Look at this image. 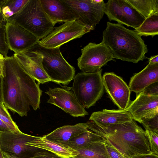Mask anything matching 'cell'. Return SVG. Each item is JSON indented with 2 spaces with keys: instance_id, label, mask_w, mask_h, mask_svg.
<instances>
[{
  "instance_id": "d6986e66",
  "label": "cell",
  "mask_w": 158,
  "mask_h": 158,
  "mask_svg": "<svg viewBox=\"0 0 158 158\" xmlns=\"http://www.w3.org/2000/svg\"><path fill=\"white\" fill-rule=\"evenodd\" d=\"M158 82V63L148 65L131 78L129 87L131 91L139 94L150 85Z\"/></svg>"
},
{
  "instance_id": "4fadbf2b",
  "label": "cell",
  "mask_w": 158,
  "mask_h": 158,
  "mask_svg": "<svg viewBox=\"0 0 158 158\" xmlns=\"http://www.w3.org/2000/svg\"><path fill=\"white\" fill-rule=\"evenodd\" d=\"M5 29L8 48L14 53L30 49L39 40L31 33L13 21H6Z\"/></svg>"
},
{
  "instance_id": "7a4b0ae2",
  "label": "cell",
  "mask_w": 158,
  "mask_h": 158,
  "mask_svg": "<svg viewBox=\"0 0 158 158\" xmlns=\"http://www.w3.org/2000/svg\"><path fill=\"white\" fill-rule=\"evenodd\" d=\"M86 123L88 129L106 139L118 151L130 158L152 153L146 131L133 119L105 127H100L91 121Z\"/></svg>"
},
{
  "instance_id": "83f0119b",
  "label": "cell",
  "mask_w": 158,
  "mask_h": 158,
  "mask_svg": "<svg viewBox=\"0 0 158 158\" xmlns=\"http://www.w3.org/2000/svg\"><path fill=\"white\" fill-rule=\"evenodd\" d=\"M6 21H5L0 27V53L4 57L7 56L9 52L6 40L5 26Z\"/></svg>"
},
{
  "instance_id": "e575fe53",
  "label": "cell",
  "mask_w": 158,
  "mask_h": 158,
  "mask_svg": "<svg viewBox=\"0 0 158 158\" xmlns=\"http://www.w3.org/2000/svg\"><path fill=\"white\" fill-rule=\"evenodd\" d=\"M0 114L4 115L10 119H12L7 109L4 105L0 104Z\"/></svg>"
},
{
  "instance_id": "5bb4252c",
  "label": "cell",
  "mask_w": 158,
  "mask_h": 158,
  "mask_svg": "<svg viewBox=\"0 0 158 158\" xmlns=\"http://www.w3.org/2000/svg\"><path fill=\"white\" fill-rule=\"evenodd\" d=\"M104 89L109 98L119 108L124 110L128 107L131 91L122 78L114 73H106L102 77Z\"/></svg>"
},
{
  "instance_id": "b9f144b4",
  "label": "cell",
  "mask_w": 158,
  "mask_h": 158,
  "mask_svg": "<svg viewBox=\"0 0 158 158\" xmlns=\"http://www.w3.org/2000/svg\"><path fill=\"white\" fill-rule=\"evenodd\" d=\"M0 158H4L3 155V151L2 150L0 145Z\"/></svg>"
},
{
  "instance_id": "1f68e13d",
  "label": "cell",
  "mask_w": 158,
  "mask_h": 158,
  "mask_svg": "<svg viewBox=\"0 0 158 158\" xmlns=\"http://www.w3.org/2000/svg\"><path fill=\"white\" fill-rule=\"evenodd\" d=\"M141 93L147 95L158 96V82L150 85Z\"/></svg>"
},
{
  "instance_id": "f1b7e54d",
  "label": "cell",
  "mask_w": 158,
  "mask_h": 158,
  "mask_svg": "<svg viewBox=\"0 0 158 158\" xmlns=\"http://www.w3.org/2000/svg\"><path fill=\"white\" fill-rule=\"evenodd\" d=\"M152 153L158 155V133L145 129Z\"/></svg>"
},
{
  "instance_id": "74e56055",
  "label": "cell",
  "mask_w": 158,
  "mask_h": 158,
  "mask_svg": "<svg viewBox=\"0 0 158 158\" xmlns=\"http://www.w3.org/2000/svg\"><path fill=\"white\" fill-rule=\"evenodd\" d=\"M0 104L2 105H4L3 100V82L2 77H0Z\"/></svg>"
},
{
  "instance_id": "2e32d148",
  "label": "cell",
  "mask_w": 158,
  "mask_h": 158,
  "mask_svg": "<svg viewBox=\"0 0 158 158\" xmlns=\"http://www.w3.org/2000/svg\"><path fill=\"white\" fill-rule=\"evenodd\" d=\"M133 119L139 122L142 118L158 113V96L146 95L141 93L130 102L125 109Z\"/></svg>"
},
{
  "instance_id": "ba28073f",
  "label": "cell",
  "mask_w": 158,
  "mask_h": 158,
  "mask_svg": "<svg viewBox=\"0 0 158 158\" xmlns=\"http://www.w3.org/2000/svg\"><path fill=\"white\" fill-rule=\"evenodd\" d=\"M81 52L77 60V65L83 72L98 71L108 62L115 61L111 50L102 41L98 44L89 43L81 49Z\"/></svg>"
},
{
  "instance_id": "9c48e42d",
  "label": "cell",
  "mask_w": 158,
  "mask_h": 158,
  "mask_svg": "<svg viewBox=\"0 0 158 158\" xmlns=\"http://www.w3.org/2000/svg\"><path fill=\"white\" fill-rule=\"evenodd\" d=\"M91 31L75 19L54 28L47 35L39 40L38 43L47 48L60 47L70 41L81 37Z\"/></svg>"
},
{
  "instance_id": "836d02e7",
  "label": "cell",
  "mask_w": 158,
  "mask_h": 158,
  "mask_svg": "<svg viewBox=\"0 0 158 158\" xmlns=\"http://www.w3.org/2000/svg\"><path fill=\"white\" fill-rule=\"evenodd\" d=\"M131 158H158V155L151 153L149 154L136 155Z\"/></svg>"
},
{
  "instance_id": "603a6c76",
  "label": "cell",
  "mask_w": 158,
  "mask_h": 158,
  "mask_svg": "<svg viewBox=\"0 0 158 158\" xmlns=\"http://www.w3.org/2000/svg\"><path fill=\"white\" fill-rule=\"evenodd\" d=\"M105 139L97 134L88 129L70 139L67 146L76 150L87 147L94 143L102 141Z\"/></svg>"
},
{
  "instance_id": "e0dca14e",
  "label": "cell",
  "mask_w": 158,
  "mask_h": 158,
  "mask_svg": "<svg viewBox=\"0 0 158 158\" xmlns=\"http://www.w3.org/2000/svg\"><path fill=\"white\" fill-rule=\"evenodd\" d=\"M47 15L54 23L77 19L72 10L62 0H40Z\"/></svg>"
},
{
  "instance_id": "8992f818",
  "label": "cell",
  "mask_w": 158,
  "mask_h": 158,
  "mask_svg": "<svg viewBox=\"0 0 158 158\" xmlns=\"http://www.w3.org/2000/svg\"><path fill=\"white\" fill-rule=\"evenodd\" d=\"M102 69L92 73H79L73 79L72 90L84 108L94 106L104 93Z\"/></svg>"
},
{
  "instance_id": "3957f363",
  "label": "cell",
  "mask_w": 158,
  "mask_h": 158,
  "mask_svg": "<svg viewBox=\"0 0 158 158\" xmlns=\"http://www.w3.org/2000/svg\"><path fill=\"white\" fill-rule=\"evenodd\" d=\"M102 41L110 48L114 58L137 63L145 58L147 45L135 30L123 25L107 22Z\"/></svg>"
},
{
  "instance_id": "30bf717a",
  "label": "cell",
  "mask_w": 158,
  "mask_h": 158,
  "mask_svg": "<svg viewBox=\"0 0 158 158\" xmlns=\"http://www.w3.org/2000/svg\"><path fill=\"white\" fill-rule=\"evenodd\" d=\"M104 13L109 20L131 27L135 30L145 18L127 0H109L105 4Z\"/></svg>"
},
{
  "instance_id": "ffe728a7",
  "label": "cell",
  "mask_w": 158,
  "mask_h": 158,
  "mask_svg": "<svg viewBox=\"0 0 158 158\" xmlns=\"http://www.w3.org/2000/svg\"><path fill=\"white\" fill-rule=\"evenodd\" d=\"M87 127L86 123L65 125L56 128L44 137L49 140L67 146L70 139L87 130Z\"/></svg>"
},
{
  "instance_id": "7c38bea8",
  "label": "cell",
  "mask_w": 158,
  "mask_h": 158,
  "mask_svg": "<svg viewBox=\"0 0 158 158\" xmlns=\"http://www.w3.org/2000/svg\"><path fill=\"white\" fill-rule=\"evenodd\" d=\"M45 93L49 96L48 103L54 105L73 117H84L88 112L79 103L72 90L63 88H49Z\"/></svg>"
},
{
  "instance_id": "484cf974",
  "label": "cell",
  "mask_w": 158,
  "mask_h": 158,
  "mask_svg": "<svg viewBox=\"0 0 158 158\" xmlns=\"http://www.w3.org/2000/svg\"><path fill=\"white\" fill-rule=\"evenodd\" d=\"M141 36L151 35L152 37L158 34V13L153 14L145 19L143 23L135 30Z\"/></svg>"
},
{
  "instance_id": "5b68a950",
  "label": "cell",
  "mask_w": 158,
  "mask_h": 158,
  "mask_svg": "<svg viewBox=\"0 0 158 158\" xmlns=\"http://www.w3.org/2000/svg\"><path fill=\"white\" fill-rule=\"evenodd\" d=\"M30 49L42 55V66L51 81L67 85L73 79L75 68L64 59L60 47L47 48L41 46L38 42Z\"/></svg>"
},
{
  "instance_id": "f35d334b",
  "label": "cell",
  "mask_w": 158,
  "mask_h": 158,
  "mask_svg": "<svg viewBox=\"0 0 158 158\" xmlns=\"http://www.w3.org/2000/svg\"><path fill=\"white\" fill-rule=\"evenodd\" d=\"M158 63V55L151 56L149 60V64H154Z\"/></svg>"
},
{
  "instance_id": "d4e9b609",
  "label": "cell",
  "mask_w": 158,
  "mask_h": 158,
  "mask_svg": "<svg viewBox=\"0 0 158 158\" xmlns=\"http://www.w3.org/2000/svg\"><path fill=\"white\" fill-rule=\"evenodd\" d=\"M145 19L158 13V0H127Z\"/></svg>"
},
{
  "instance_id": "f546056e",
  "label": "cell",
  "mask_w": 158,
  "mask_h": 158,
  "mask_svg": "<svg viewBox=\"0 0 158 158\" xmlns=\"http://www.w3.org/2000/svg\"><path fill=\"white\" fill-rule=\"evenodd\" d=\"M104 144L110 158H131L118 151L106 139Z\"/></svg>"
},
{
  "instance_id": "7402d4cb",
  "label": "cell",
  "mask_w": 158,
  "mask_h": 158,
  "mask_svg": "<svg viewBox=\"0 0 158 158\" xmlns=\"http://www.w3.org/2000/svg\"><path fill=\"white\" fill-rule=\"evenodd\" d=\"M105 140L76 150L77 155L71 158H110L104 144Z\"/></svg>"
},
{
  "instance_id": "6da1fadb",
  "label": "cell",
  "mask_w": 158,
  "mask_h": 158,
  "mask_svg": "<svg viewBox=\"0 0 158 158\" xmlns=\"http://www.w3.org/2000/svg\"><path fill=\"white\" fill-rule=\"evenodd\" d=\"M2 78L3 104L21 117L27 116L31 106L40 108L42 91L39 83L22 68L14 56L4 57Z\"/></svg>"
},
{
  "instance_id": "277c9868",
  "label": "cell",
  "mask_w": 158,
  "mask_h": 158,
  "mask_svg": "<svg viewBox=\"0 0 158 158\" xmlns=\"http://www.w3.org/2000/svg\"><path fill=\"white\" fill-rule=\"evenodd\" d=\"M13 21L40 40L54 29L56 24L44 11L40 0H29L22 9L6 21Z\"/></svg>"
},
{
  "instance_id": "9a60e30c",
  "label": "cell",
  "mask_w": 158,
  "mask_h": 158,
  "mask_svg": "<svg viewBox=\"0 0 158 158\" xmlns=\"http://www.w3.org/2000/svg\"><path fill=\"white\" fill-rule=\"evenodd\" d=\"M13 56L23 69L39 83L51 81L43 68V56L40 53L29 49Z\"/></svg>"
},
{
  "instance_id": "d6a6232c",
  "label": "cell",
  "mask_w": 158,
  "mask_h": 158,
  "mask_svg": "<svg viewBox=\"0 0 158 158\" xmlns=\"http://www.w3.org/2000/svg\"><path fill=\"white\" fill-rule=\"evenodd\" d=\"M29 158H63L52 152L47 151H37Z\"/></svg>"
},
{
  "instance_id": "cb8c5ba5",
  "label": "cell",
  "mask_w": 158,
  "mask_h": 158,
  "mask_svg": "<svg viewBox=\"0 0 158 158\" xmlns=\"http://www.w3.org/2000/svg\"><path fill=\"white\" fill-rule=\"evenodd\" d=\"M29 0H0V9L7 20L19 13Z\"/></svg>"
},
{
  "instance_id": "52a82bcc",
  "label": "cell",
  "mask_w": 158,
  "mask_h": 158,
  "mask_svg": "<svg viewBox=\"0 0 158 158\" xmlns=\"http://www.w3.org/2000/svg\"><path fill=\"white\" fill-rule=\"evenodd\" d=\"M72 10L76 19L90 30L94 29L103 17L105 4L103 0H62Z\"/></svg>"
},
{
  "instance_id": "ab89813d",
  "label": "cell",
  "mask_w": 158,
  "mask_h": 158,
  "mask_svg": "<svg viewBox=\"0 0 158 158\" xmlns=\"http://www.w3.org/2000/svg\"><path fill=\"white\" fill-rule=\"evenodd\" d=\"M4 158H20L17 156L5 152H3Z\"/></svg>"
},
{
  "instance_id": "4316f807",
  "label": "cell",
  "mask_w": 158,
  "mask_h": 158,
  "mask_svg": "<svg viewBox=\"0 0 158 158\" xmlns=\"http://www.w3.org/2000/svg\"><path fill=\"white\" fill-rule=\"evenodd\" d=\"M139 123L145 129L158 133V113L142 118Z\"/></svg>"
},
{
  "instance_id": "d590c367",
  "label": "cell",
  "mask_w": 158,
  "mask_h": 158,
  "mask_svg": "<svg viewBox=\"0 0 158 158\" xmlns=\"http://www.w3.org/2000/svg\"><path fill=\"white\" fill-rule=\"evenodd\" d=\"M4 57L0 53V77L4 75Z\"/></svg>"
},
{
  "instance_id": "44dd1931",
  "label": "cell",
  "mask_w": 158,
  "mask_h": 158,
  "mask_svg": "<svg viewBox=\"0 0 158 158\" xmlns=\"http://www.w3.org/2000/svg\"><path fill=\"white\" fill-rule=\"evenodd\" d=\"M26 144L50 152L63 158H71L78 154L76 150L67 146L47 140L44 136L39 137Z\"/></svg>"
},
{
  "instance_id": "4dcf8cb0",
  "label": "cell",
  "mask_w": 158,
  "mask_h": 158,
  "mask_svg": "<svg viewBox=\"0 0 158 158\" xmlns=\"http://www.w3.org/2000/svg\"><path fill=\"white\" fill-rule=\"evenodd\" d=\"M0 119L5 123L11 132L17 133L21 132L12 119H10L1 114H0Z\"/></svg>"
},
{
  "instance_id": "8d00e7d4",
  "label": "cell",
  "mask_w": 158,
  "mask_h": 158,
  "mask_svg": "<svg viewBox=\"0 0 158 158\" xmlns=\"http://www.w3.org/2000/svg\"><path fill=\"white\" fill-rule=\"evenodd\" d=\"M10 131L6 125L0 119V132Z\"/></svg>"
},
{
  "instance_id": "ac0fdd59",
  "label": "cell",
  "mask_w": 158,
  "mask_h": 158,
  "mask_svg": "<svg viewBox=\"0 0 158 158\" xmlns=\"http://www.w3.org/2000/svg\"><path fill=\"white\" fill-rule=\"evenodd\" d=\"M132 119L129 113L126 110L106 109L93 112L89 120L97 125L105 127L113 125L130 121Z\"/></svg>"
},
{
  "instance_id": "60d3db41",
  "label": "cell",
  "mask_w": 158,
  "mask_h": 158,
  "mask_svg": "<svg viewBox=\"0 0 158 158\" xmlns=\"http://www.w3.org/2000/svg\"><path fill=\"white\" fill-rule=\"evenodd\" d=\"M5 21H6L4 19L3 15L0 9V27Z\"/></svg>"
},
{
  "instance_id": "8fae6325",
  "label": "cell",
  "mask_w": 158,
  "mask_h": 158,
  "mask_svg": "<svg viewBox=\"0 0 158 158\" xmlns=\"http://www.w3.org/2000/svg\"><path fill=\"white\" fill-rule=\"evenodd\" d=\"M20 132H0V145L3 152L14 154L20 158H29L39 149L26 144L38 138Z\"/></svg>"
}]
</instances>
